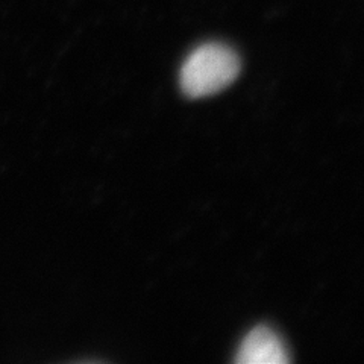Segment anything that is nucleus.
<instances>
[{"instance_id": "f257e3e1", "label": "nucleus", "mask_w": 364, "mask_h": 364, "mask_svg": "<svg viewBox=\"0 0 364 364\" xmlns=\"http://www.w3.org/2000/svg\"><path fill=\"white\" fill-rule=\"evenodd\" d=\"M238 53L223 43H205L181 67V90L188 97H207L230 87L240 73Z\"/></svg>"}, {"instance_id": "f03ea898", "label": "nucleus", "mask_w": 364, "mask_h": 364, "mask_svg": "<svg viewBox=\"0 0 364 364\" xmlns=\"http://www.w3.org/2000/svg\"><path fill=\"white\" fill-rule=\"evenodd\" d=\"M235 361L240 364H286L289 350L275 329L259 325L246 334L237 350Z\"/></svg>"}]
</instances>
